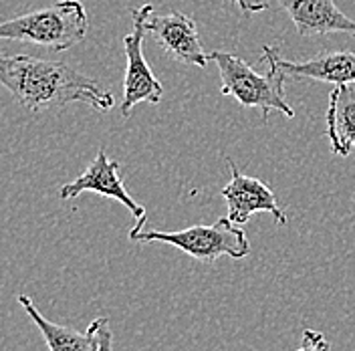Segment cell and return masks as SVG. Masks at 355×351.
<instances>
[{
    "label": "cell",
    "mask_w": 355,
    "mask_h": 351,
    "mask_svg": "<svg viewBox=\"0 0 355 351\" xmlns=\"http://www.w3.org/2000/svg\"><path fill=\"white\" fill-rule=\"evenodd\" d=\"M146 28L150 35H154L155 43L164 49V53L178 63L192 67L208 65V53H204L200 43L198 26L196 21L182 15V12H166L155 15L152 12L146 21Z\"/></svg>",
    "instance_id": "ba28073f"
},
{
    "label": "cell",
    "mask_w": 355,
    "mask_h": 351,
    "mask_svg": "<svg viewBox=\"0 0 355 351\" xmlns=\"http://www.w3.org/2000/svg\"><path fill=\"white\" fill-rule=\"evenodd\" d=\"M208 59L218 67L222 95L234 97L243 108L261 110V117L265 121L270 111H279L288 119L295 117V110L288 105L283 93L287 77L272 61L261 59V63H268V73L261 75L241 57L226 51H212L208 53Z\"/></svg>",
    "instance_id": "3957f363"
},
{
    "label": "cell",
    "mask_w": 355,
    "mask_h": 351,
    "mask_svg": "<svg viewBox=\"0 0 355 351\" xmlns=\"http://www.w3.org/2000/svg\"><path fill=\"white\" fill-rule=\"evenodd\" d=\"M236 6L243 10L244 15H257V12H263L268 6V0H234Z\"/></svg>",
    "instance_id": "9a60e30c"
},
{
    "label": "cell",
    "mask_w": 355,
    "mask_h": 351,
    "mask_svg": "<svg viewBox=\"0 0 355 351\" xmlns=\"http://www.w3.org/2000/svg\"><path fill=\"white\" fill-rule=\"evenodd\" d=\"M295 351H331V343L327 341V337L321 331L305 329L303 339H301V348Z\"/></svg>",
    "instance_id": "4fadbf2b"
},
{
    "label": "cell",
    "mask_w": 355,
    "mask_h": 351,
    "mask_svg": "<svg viewBox=\"0 0 355 351\" xmlns=\"http://www.w3.org/2000/svg\"><path fill=\"white\" fill-rule=\"evenodd\" d=\"M89 28L87 10L81 0H59L41 10H33L0 22V39L43 46L63 53L79 44Z\"/></svg>",
    "instance_id": "7a4b0ae2"
},
{
    "label": "cell",
    "mask_w": 355,
    "mask_h": 351,
    "mask_svg": "<svg viewBox=\"0 0 355 351\" xmlns=\"http://www.w3.org/2000/svg\"><path fill=\"white\" fill-rule=\"evenodd\" d=\"M83 192H95L99 196L111 198V200L123 204L135 219V224L130 230V239L144 230V226L148 222V212H146V208L141 204H137L130 196V192L125 190L123 180L119 176V162L110 160L103 148L97 152L95 160L85 168L83 174L75 178L73 182L65 184L59 190V198L61 200H75V198L81 196Z\"/></svg>",
    "instance_id": "8992f818"
},
{
    "label": "cell",
    "mask_w": 355,
    "mask_h": 351,
    "mask_svg": "<svg viewBox=\"0 0 355 351\" xmlns=\"http://www.w3.org/2000/svg\"><path fill=\"white\" fill-rule=\"evenodd\" d=\"M152 12H154L152 4H144L132 10L133 31L123 37V53L128 59L125 77H123V101L119 105L123 117H130V113L137 103L157 105L164 97V87L144 57V39L148 35L146 21Z\"/></svg>",
    "instance_id": "5b68a950"
},
{
    "label": "cell",
    "mask_w": 355,
    "mask_h": 351,
    "mask_svg": "<svg viewBox=\"0 0 355 351\" xmlns=\"http://www.w3.org/2000/svg\"><path fill=\"white\" fill-rule=\"evenodd\" d=\"M0 85L31 113L57 111L69 103H87L110 111L115 99L95 79L61 61L0 51Z\"/></svg>",
    "instance_id": "6da1fadb"
},
{
    "label": "cell",
    "mask_w": 355,
    "mask_h": 351,
    "mask_svg": "<svg viewBox=\"0 0 355 351\" xmlns=\"http://www.w3.org/2000/svg\"><path fill=\"white\" fill-rule=\"evenodd\" d=\"M226 164L230 168V182L222 188V198L228 206V220L234 224H246L254 212H268L277 224L285 226L287 214L281 210L275 192L265 182L244 176L230 157H226Z\"/></svg>",
    "instance_id": "52a82bcc"
},
{
    "label": "cell",
    "mask_w": 355,
    "mask_h": 351,
    "mask_svg": "<svg viewBox=\"0 0 355 351\" xmlns=\"http://www.w3.org/2000/svg\"><path fill=\"white\" fill-rule=\"evenodd\" d=\"M327 137L335 155H349L355 150V87L337 85L329 93Z\"/></svg>",
    "instance_id": "8fae6325"
},
{
    "label": "cell",
    "mask_w": 355,
    "mask_h": 351,
    "mask_svg": "<svg viewBox=\"0 0 355 351\" xmlns=\"http://www.w3.org/2000/svg\"><path fill=\"white\" fill-rule=\"evenodd\" d=\"M19 305H21L26 315L31 317V321L37 325V329L41 331L44 343L49 351H95L97 350V319L91 321L85 333L71 329L65 325L53 323L44 317L43 313L37 309V305L26 297L19 295L17 297Z\"/></svg>",
    "instance_id": "7c38bea8"
},
{
    "label": "cell",
    "mask_w": 355,
    "mask_h": 351,
    "mask_svg": "<svg viewBox=\"0 0 355 351\" xmlns=\"http://www.w3.org/2000/svg\"><path fill=\"white\" fill-rule=\"evenodd\" d=\"M291 79H309L329 85H355V53H321L307 61H287L275 46H263V57Z\"/></svg>",
    "instance_id": "9c48e42d"
},
{
    "label": "cell",
    "mask_w": 355,
    "mask_h": 351,
    "mask_svg": "<svg viewBox=\"0 0 355 351\" xmlns=\"http://www.w3.org/2000/svg\"><path fill=\"white\" fill-rule=\"evenodd\" d=\"M95 351H113V333L107 317H97V350Z\"/></svg>",
    "instance_id": "5bb4252c"
},
{
    "label": "cell",
    "mask_w": 355,
    "mask_h": 351,
    "mask_svg": "<svg viewBox=\"0 0 355 351\" xmlns=\"http://www.w3.org/2000/svg\"><path fill=\"white\" fill-rule=\"evenodd\" d=\"M303 39L345 33L355 37V21L345 17L335 0H279Z\"/></svg>",
    "instance_id": "30bf717a"
},
{
    "label": "cell",
    "mask_w": 355,
    "mask_h": 351,
    "mask_svg": "<svg viewBox=\"0 0 355 351\" xmlns=\"http://www.w3.org/2000/svg\"><path fill=\"white\" fill-rule=\"evenodd\" d=\"M130 241L135 242H164L180 248L182 252L190 255L200 263L212 264L218 257H230L234 261H241L248 257L250 252V242L246 239L239 224L226 219L216 220L210 226H190L178 232H137Z\"/></svg>",
    "instance_id": "277c9868"
}]
</instances>
